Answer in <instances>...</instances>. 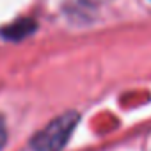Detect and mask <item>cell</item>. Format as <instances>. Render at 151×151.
<instances>
[{"label":"cell","instance_id":"6da1fadb","mask_svg":"<svg viewBox=\"0 0 151 151\" xmlns=\"http://www.w3.org/2000/svg\"><path fill=\"white\" fill-rule=\"evenodd\" d=\"M78 121L80 116L77 112H66L59 116L30 140L32 151H62Z\"/></svg>","mask_w":151,"mask_h":151},{"label":"cell","instance_id":"7a4b0ae2","mask_svg":"<svg viewBox=\"0 0 151 151\" xmlns=\"http://www.w3.org/2000/svg\"><path fill=\"white\" fill-rule=\"evenodd\" d=\"M36 30V23L32 20H18L7 27L2 29V36L6 39H11V41H22L25 39L27 36H30L32 32Z\"/></svg>","mask_w":151,"mask_h":151},{"label":"cell","instance_id":"3957f363","mask_svg":"<svg viewBox=\"0 0 151 151\" xmlns=\"http://www.w3.org/2000/svg\"><path fill=\"white\" fill-rule=\"evenodd\" d=\"M6 140H7V130H6V123H4V117L0 116V149L6 146Z\"/></svg>","mask_w":151,"mask_h":151}]
</instances>
